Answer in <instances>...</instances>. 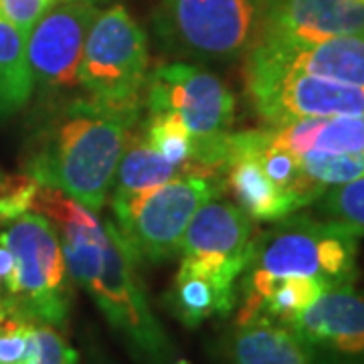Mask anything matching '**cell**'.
<instances>
[{
	"label": "cell",
	"instance_id": "26",
	"mask_svg": "<svg viewBox=\"0 0 364 364\" xmlns=\"http://www.w3.org/2000/svg\"><path fill=\"white\" fill-rule=\"evenodd\" d=\"M21 364H77V352L59 328L37 322L31 352Z\"/></svg>",
	"mask_w": 364,
	"mask_h": 364
},
{
	"label": "cell",
	"instance_id": "27",
	"mask_svg": "<svg viewBox=\"0 0 364 364\" xmlns=\"http://www.w3.org/2000/svg\"><path fill=\"white\" fill-rule=\"evenodd\" d=\"M55 2L57 0H0V16L13 23L26 37Z\"/></svg>",
	"mask_w": 364,
	"mask_h": 364
},
{
	"label": "cell",
	"instance_id": "15",
	"mask_svg": "<svg viewBox=\"0 0 364 364\" xmlns=\"http://www.w3.org/2000/svg\"><path fill=\"white\" fill-rule=\"evenodd\" d=\"M223 364H324L298 332L275 322L235 324L219 344Z\"/></svg>",
	"mask_w": 364,
	"mask_h": 364
},
{
	"label": "cell",
	"instance_id": "8",
	"mask_svg": "<svg viewBox=\"0 0 364 364\" xmlns=\"http://www.w3.org/2000/svg\"><path fill=\"white\" fill-rule=\"evenodd\" d=\"M257 21L259 0H160L154 31L168 55L215 63L245 57Z\"/></svg>",
	"mask_w": 364,
	"mask_h": 364
},
{
	"label": "cell",
	"instance_id": "4",
	"mask_svg": "<svg viewBox=\"0 0 364 364\" xmlns=\"http://www.w3.org/2000/svg\"><path fill=\"white\" fill-rule=\"evenodd\" d=\"M142 107L181 117L195 140L196 166L221 176L237 100L219 75L186 61L160 63L148 73Z\"/></svg>",
	"mask_w": 364,
	"mask_h": 364
},
{
	"label": "cell",
	"instance_id": "3",
	"mask_svg": "<svg viewBox=\"0 0 364 364\" xmlns=\"http://www.w3.org/2000/svg\"><path fill=\"white\" fill-rule=\"evenodd\" d=\"M360 239L354 227L336 219L289 215L255 233L247 269L277 277H312L328 289L354 286Z\"/></svg>",
	"mask_w": 364,
	"mask_h": 364
},
{
	"label": "cell",
	"instance_id": "1",
	"mask_svg": "<svg viewBox=\"0 0 364 364\" xmlns=\"http://www.w3.org/2000/svg\"><path fill=\"white\" fill-rule=\"evenodd\" d=\"M31 208L51 219L61 237L67 269L90 294L107 324L144 364H176V350L158 322L112 221L55 188L39 186Z\"/></svg>",
	"mask_w": 364,
	"mask_h": 364
},
{
	"label": "cell",
	"instance_id": "19",
	"mask_svg": "<svg viewBox=\"0 0 364 364\" xmlns=\"http://www.w3.org/2000/svg\"><path fill=\"white\" fill-rule=\"evenodd\" d=\"M233 138L235 142L241 144L243 148H247L257 156L265 174L284 193L291 196L299 208L314 205L326 191L304 172L301 164H299V158L296 154H291L286 148H279V146L269 142L263 128L233 132Z\"/></svg>",
	"mask_w": 364,
	"mask_h": 364
},
{
	"label": "cell",
	"instance_id": "14",
	"mask_svg": "<svg viewBox=\"0 0 364 364\" xmlns=\"http://www.w3.org/2000/svg\"><path fill=\"white\" fill-rule=\"evenodd\" d=\"M221 182L223 193L233 196L235 205L251 221L275 223L299 210L296 200L265 174L257 156L235 142L233 132L227 138Z\"/></svg>",
	"mask_w": 364,
	"mask_h": 364
},
{
	"label": "cell",
	"instance_id": "9",
	"mask_svg": "<svg viewBox=\"0 0 364 364\" xmlns=\"http://www.w3.org/2000/svg\"><path fill=\"white\" fill-rule=\"evenodd\" d=\"M243 59L249 102L267 126L301 117L364 116V87L318 77L255 53Z\"/></svg>",
	"mask_w": 364,
	"mask_h": 364
},
{
	"label": "cell",
	"instance_id": "17",
	"mask_svg": "<svg viewBox=\"0 0 364 364\" xmlns=\"http://www.w3.org/2000/svg\"><path fill=\"white\" fill-rule=\"evenodd\" d=\"M267 140L291 154H354L364 152V116L301 117L265 126Z\"/></svg>",
	"mask_w": 364,
	"mask_h": 364
},
{
	"label": "cell",
	"instance_id": "16",
	"mask_svg": "<svg viewBox=\"0 0 364 364\" xmlns=\"http://www.w3.org/2000/svg\"><path fill=\"white\" fill-rule=\"evenodd\" d=\"M247 53H255L277 63L296 67L318 77L364 87V33L340 35L306 47H251Z\"/></svg>",
	"mask_w": 364,
	"mask_h": 364
},
{
	"label": "cell",
	"instance_id": "28",
	"mask_svg": "<svg viewBox=\"0 0 364 364\" xmlns=\"http://www.w3.org/2000/svg\"><path fill=\"white\" fill-rule=\"evenodd\" d=\"M360 2H363V4H364V0H360Z\"/></svg>",
	"mask_w": 364,
	"mask_h": 364
},
{
	"label": "cell",
	"instance_id": "21",
	"mask_svg": "<svg viewBox=\"0 0 364 364\" xmlns=\"http://www.w3.org/2000/svg\"><path fill=\"white\" fill-rule=\"evenodd\" d=\"M33 97L26 37L0 16V119L18 114Z\"/></svg>",
	"mask_w": 364,
	"mask_h": 364
},
{
	"label": "cell",
	"instance_id": "25",
	"mask_svg": "<svg viewBox=\"0 0 364 364\" xmlns=\"http://www.w3.org/2000/svg\"><path fill=\"white\" fill-rule=\"evenodd\" d=\"M35 320L9 310L0 314V364H21L28 356L35 336Z\"/></svg>",
	"mask_w": 364,
	"mask_h": 364
},
{
	"label": "cell",
	"instance_id": "11",
	"mask_svg": "<svg viewBox=\"0 0 364 364\" xmlns=\"http://www.w3.org/2000/svg\"><path fill=\"white\" fill-rule=\"evenodd\" d=\"M95 16L93 0H57L26 35L33 93L39 102L81 91L79 63Z\"/></svg>",
	"mask_w": 364,
	"mask_h": 364
},
{
	"label": "cell",
	"instance_id": "6",
	"mask_svg": "<svg viewBox=\"0 0 364 364\" xmlns=\"http://www.w3.org/2000/svg\"><path fill=\"white\" fill-rule=\"evenodd\" d=\"M0 243L13 253L14 261L6 289L11 308L35 322L63 330L73 306V279L51 219L26 210L9 221Z\"/></svg>",
	"mask_w": 364,
	"mask_h": 364
},
{
	"label": "cell",
	"instance_id": "2",
	"mask_svg": "<svg viewBox=\"0 0 364 364\" xmlns=\"http://www.w3.org/2000/svg\"><path fill=\"white\" fill-rule=\"evenodd\" d=\"M142 112H119L81 91L39 102L26 136L23 170L91 210L109 198L128 134Z\"/></svg>",
	"mask_w": 364,
	"mask_h": 364
},
{
	"label": "cell",
	"instance_id": "23",
	"mask_svg": "<svg viewBox=\"0 0 364 364\" xmlns=\"http://www.w3.org/2000/svg\"><path fill=\"white\" fill-rule=\"evenodd\" d=\"M298 158L304 172L322 188L338 186L364 176V152H354V154L310 152Z\"/></svg>",
	"mask_w": 364,
	"mask_h": 364
},
{
	"label": "cell",
	"instance_id": "12",
	"mask_svg": "<svg viewBox=\"0 0 364 364\" xmlns=\"http://www.w3.org/2000/svg\"><path fill=\"white\" fill-rule=\"evenodd\" d=\"M354 33H364L360 0H259L251 47H306Z\"/></svg>",
	"mask_w": 364,
	"mask_h": 364
},
{
	"label": "cell",
	"instance_id": "20",
	"mask_svg": "<svg viewBox=\"0 0 364 364\" xmlns=\"http://www.w3.org/2000/svg\"><path fill=\"white\" fill-rule=\"evenodd\" d=\"M164 304L168 312L186 328H198L215 316L229 318L235 310L210 279L182 263L164 296Z\"/></svg>",
	"mask_w": 364,
	"mask_h": 364
},
{
	"label": "cell",
	"instance_id": "24",
	"mask_svg": "<svg viewBox=\"0 0 364 364\" xmlns=\"http://www.w3.org/2000/svg\"><path fill=\"white\" fill-rule=\"evenodd\" d=\"M314 205L328 219L346 223L364 235V176L326 188Z\"/></svg>",
	"mask_w": 364,
	"mask_h": 364
},
{
	"label": "cell",
	"instance_id": "13",
	"mask_svg": "<svg viewBox=\"0 0 364 364\" xmlns=\"http://www.w3.org/2000/svg\"><path fill=\"white\" fill-rule=\"evenodd\" d=\"M289 326L324 364H364V294L354 286L326 289Z\"/></svg>",
	"mask_w": 364,
	"mask_h": 364
},
{
	"label": "cell",
	"instance_id": "22",
	"mask_svg": "<svg viewBox=\"0 0 364 364\" xmlns=\"http://www.w3.org/2000/svg\"><path fill=\"white\" fill-rule=\"evenodd\" d=\"M138 130L146 142L174 166L186 172H207L195 164V140L178 116L170 112H146V116L138 119Z\"/></svg>",
	"mask_w": 364,
	"mask_h": 364
},
{
	"label": "cell",
	"instance_id": "18",
	"mask_svg": "<svg viewBox=\"0 0 364 364\" xmlns=\"http://www.w3.org/2000/svg\"><path fill=\"white\" fill-rule=\"evenodd\" d=\"M184 172L186 170L174 166L146 142L136 122V126L128 134L122 158L117 162L116 176L112 184V203L130 200L134 196L142 195L150 188H156Z\"/></svg>",
	"mask_w": 364,
	"mask_h": 364
},
{
	"label": "cell",
	"instance_id": "5",
	"mask_svg": "<svg viewBox=\"0 0 364 364\" xmlns=\"http://www.w3.org/2000/svg\"><path fill=\"white\" fill-rule=\"evenodd\" d=\"M221 195V176L184 172L130 200L112 203V223L136 267L158 265L181 255L182 237L196 210Z\"/></svg>",
	"mask_w": 364,
	"mask_h": 364
},
{
	"label": "cell",
	"instance_id": "10",
	"mask_svg": "<svg viewBox=\"0 0 364 364\" xmlns=\"http://www.w3.org/2000/svg\"><path fill=\"white\" fill-rule=\"evenodd\" d=\"M253 221L235 203L215 196L198 208L182 237V265L210 279L231 306H237V284L247 269Z\"/></svg>",
	"mask_w": 364,
	"mask_h": 364
},
{
	"label": "cell",
	"instance_id": "7",
	"mask_svg": "<svg viewBox=\"0 0 364 364\" xmlns=\"http://www.w3.org/2000/svg\"><path fill=\"white\" fill-rule=\"evenodd\" d=\"M150 73L148 37L130 13L116 4L97 13L79 63V90L119 112H142Z\"/></svg>",
	"mask_w": 364,
	"mask_h": 364
}]
</instances>
